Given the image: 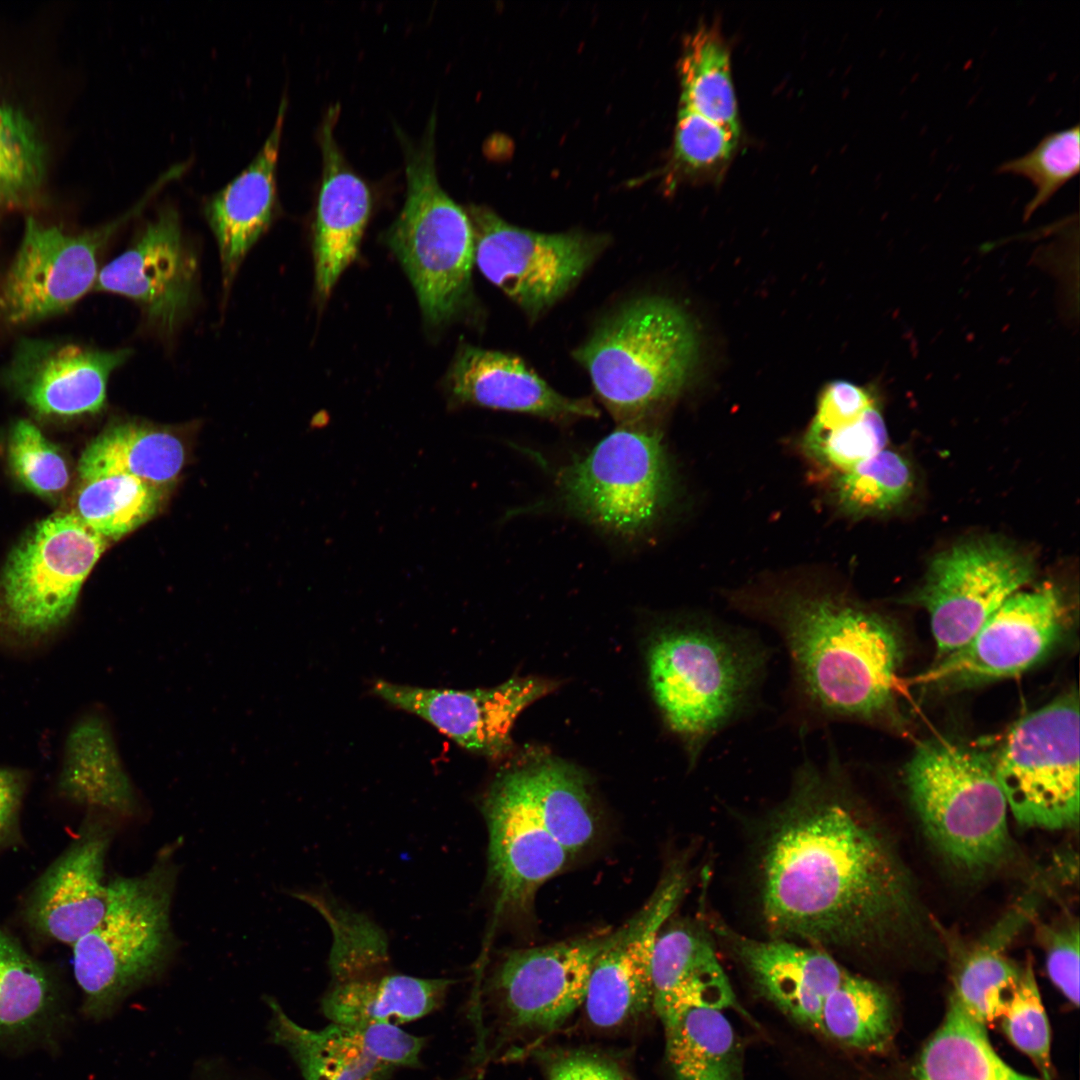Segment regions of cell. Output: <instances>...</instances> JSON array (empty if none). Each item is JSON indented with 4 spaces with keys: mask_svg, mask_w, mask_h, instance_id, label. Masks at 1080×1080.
I'll return each mask as SVG.
<instances>
[{
    "mask_svg": "<svg viewBox=\"0 0 1080 1080\" xmlns=\"http://www.w3.org/2000/svg\"><path fill=\"white\" fill-rule=\"evenodd\" d=\"M759 854L761 911L777 937L862 948L913 911L895 854L845 789L837 759L804 761L766 820Z\"/></svg>",
    "mask_w": 1080,
    "mask_h": 1080,
    "instance_id": "cell-1",
    "label": "cell"
},
{
    "mask_svg": "<svg viewBox=\"0 0 1080 1080\" xmlns=\"http://www.w3.org/2000/svg\"><path fill=\"white\" fill-rule=\"evenodd\" d=\"M770 625L790 664L789 715L799 731L881 721L893 705L900 647L878 613L830 590L787 589L743 604Z\"/></svg>",
    "mask_w": 1080,
    "mask_h": 1080,
    "instance_id": "cell-2",
    "label": "cell"
},
{
    "mask_svg": "<svg viewBox=\"0 0 1080 1080\" xmlns=\"http://www.w3.org/2000/svg\"><path fill=\"white\" fill-rule=\"evenodd\" d=\"M769 657L752 632L706 617L656 633L648 652L651 690L692 763L715 736L751 710Z\"/></svg>",
    "mask_w": 1080,
    "mask_h": 1080,
    "instance_id": "cell-3",
    "label": "cell"
},
{
    "mask_svg": "<svg viewBox=\"0 0 1080 1080\" xmlns=\"http://www.w3.org/2000/svg\"><path fill=\"white\" fill-rule=\"evenodd\" d=\"M698 352L686 313L662 297L636 299L610 315L575 351L618 425L647 422L686 386Z\"/></svg>",
    "mask_w": 1080,
    "mask_h": 1080,
    "instance_id": "cell-4",
    "label": "cell"
},
{
    "mask_svg": "<svg viewBox=\"0 0 1080 1080\" xmlns=\"http://www.w3.org/2000/svg\"><path fill=\"white\" fill-rule=\"evenodd\" d=\"M175 847L159 851L143 873L109 881L100 922L73 944L82 1010L99 1020L167 966L176 949L171 907L178 867Z\"/></svg>",
    "mask_w": 1080,
    "mask_h": 1080,
    "instance_id": "cell-5",
    "label": "cell"
},
{
    "mask_svg": "<svg viewBox=\"0 0 1080 1080\" xmlns=\"http://www.w3.org/2000/svg\"><path fill=\"white\" fill-rule=\"evenodd\" d=\"M433 115L423 137L399 133L405 157L406 198L387 242L407 273L425 319L454 318L471 295L474 235L469 215L442 188L436 171Z\"/></svg>",
    "mask_w": 1080,
    "mask_h": 1080,
    "instance_id": "cell-6",
    "label": "cell"
},
{
    "mask_svg": "<svg viewBox=\"0 0 1080 1080\" xmlns=\"http://www.w3.org/2000/svg\"><path fill=\"white\" fill-rule=\"evenodd\" d=\"M905 782L929 838L954 864L978 872L1009 856L1008 806L987 756L929 740L907 763Z\"/></svg>",
    "mask_w": 1080,
    "mask_h": 1080,
    "instance_id": "cell-7",
    "label": "cell"
},
{
    "mask_svg": "<svg viewBox=\"0 0 1080 1080\" xmlns=\"http://www.w3.org/2000/svg\"><path fill=\"white\" fill-rule=\"evenodd\" d=\"M560 501L575 516L618 536L646 532L665 508L671 476L659 432L618 425L557 477Z\"/></svg>",
    "mask_w": 1080,
    "mask_h": 1080,
    "instance_id": "cell-8",
    "label": "cell"
},
{
    "mask_svg": "<svg viewBox=\"0 0 1080 1080\" xmlns=\"http://www.w3.org/2000/svg\"><path fill=\"white\" fill-rule=\"evenodd\" d=\"M1007 806L1022 825L1071 828L1079 818V705L1068 695L1028 714L992 760Z\"/></svg>",
    "mask_w": 1080,
    "mask_h": 1080,
    "instance_id": "cell-9",
    "label": "cell"
},
{
    "mask_svg": "<svg viewBox=\"0 0 1080 1080\" xmlns=\"http://www.w3.org/2000/svg\"><path fill=\"white\" fill-rule=\"evenodd\" d=\"M109 543L73 512L38 522L10 553L1 573L0 622L22 635L62 624Z\"/></svg>",
    "mask_w": 1080,
    "mask_h": 1080,
    "instance_id": "cell-10",
    "label": "cell"
},
{
    "mask_svg": "<svg viewBox=\"0 0 1080 1080\" xmlns=\"http://www.w3.org/2000/svg\"><path fill=\"white\" fill-rule=\"evenodd\" d=\"M173 180L165 172L145 195L114 220L69 234L29 217L18 251L0 284V320L31 324L68 310L94 285L98 256L111 237Z\"/></svg>",
    "mask_w": 1080,
    "mask_h": 1080,
    "instance_id": "cell-11",
    "label": "cell"
},
{
    "mask_svg": "<svg viewBox=\"0 0 1080 1080\" xmlns=\"http://www.w3.org/2000/svg\"><path fill=\"white\" fill-rule=\"evenodd\" d=\"M466 211L473 228L474 263L532 319L560 300L607 245L601 235L519 228L481 205Z\"/></svg>",
    "mask_w": 1080,
    "mask_h": 1080,
    "instance_id": "cell-12",
    "label": "cell"
},
{
    "mask_svg": "<svg viewBox=\"0 0 1080 1080\" xmlns=\"http://www.w3.org/2000/svg\"><path fill=\"white\" fill-rule=\"evenodd\" d=\"M1033 573L1028 556L996 539L960 543L935 555L913 602L929 614L938 658L962 648Z\"/></svg>",
    "mask_w": 1080,
    "mask_h": 1080,
    "instance_id": "cell-13",
    "label": "cell"
},
{
    "mask_svg": "<svg viewBox=\"0 0 1080 1080\" xmlns=\"http://www.w3.org/2000/svg\"><path fill=\"white\" fill-rule=\"evenodd\" d=\"M688 881L684 864L670 865L646 904L617 929L613 941L597 958L583 1002L595 1026L618 1027L652 1008L654 945L680 903Z\"/></svg>",
    "mask_w": 1080,
    "mask_h": 1080,
    "instance_id": "cell-14",
    "label": "cell"
},
{
    "mask_svg": "<svg viewBox=\"0 0 1080 1080\" xmlns=\"http://www.w3.org/2000/svg\"><path fill=\"white\" fill-rule=\"evenodd\" d=\"M617 930L509 952L493 977V989L511 1025L550 1031L583 1005L601 952Z\"/></svg>",
    "mask_w": 1080,
    "mask_h": 1080,
    "instance_id": "cell-15",
    "label": "cell"
},
{
    "mask_svg": "<svg viewBox=\"0 0 1080 1080\" xmlns=\"http://www.w3.org/2000/svg\"><path fill=\"white\" fill-rule=\"evenodd\" d=\"M1063 606L1050 588L1009 597L959 650L939 659L917 683H968L1016 676L1053 646L1063 625Z\"/></svg>",
    "mask_w": 1080,
    "mask_h": 1080,
    "instance_id": "cell-16",
    "label": "cell"
},
{
    "mask_svg": "<svg viewBox=\"0 0 1080 1080\" xmlns=\"http://www.w3.org/2000/svg\"><path fill=\"white\" fill-rule=\"evenodd\" d=\"M196 257L182 234L177 211L165 207L137 239L98 273L94 289L125 296L147 319L172 332L195 297Z\"/></svg>",
    "mask_w": 1080,
    "mask_h": 1080,
    "instance_id": "cell-17",
    "label": "cell"
},
{
    "mask_svg": "<svg viewBox=\"0 0 1080 1080\" xmlns=\"http://www.w3.org/2000/svg\"><path fill=\"white\" fill-rule=\"evenodd\" d=\"M128 348L99 350L74 343L21 339L0 367V386L45 417L100 411L111 373L131 356Z\"/></svg>",
    "mask_w": 1080,
    "mask_h": 1080,
    "instance_id": "cell-18",
    "label": "cell"
},
{
    "mask_svg": "<svg viewBox=\"0 0 1080 1080\" xmlns=\"http://www.w3.org/2000/svg\"><path fill=\"white\" fill-rule=\"evenodd\" d=\"M553 689L541 678H512L488 689L425 688L376 681L373 693L412 713L462 748L495 756L509 744L510 730L520 712Z\"/></svg>",
    "mask_w": 1080,
    "mask_h": 1080,
    "instance_id": "cell-19",
    "label": "cell"
},
{
    "mask_svg": "<svg viewBox=\"0 0 1080 1080\" xmlns=\"http://www.w3.org/2000/svg\"><path fill=\"white\" fill-rule=\"evenodd\" d=\"M116 818L89 811L72 844L37 882L26 919L37 932L73 945L103 918L109 902L105 862Z\"/></svg>",
    "mask_w": 1080,
    "mask_h": 1080,
    "instance_id": "cell-20",
    "label": "cell"
},
{
    "mask_svg": "<svg viewBox=\"0 0 1080 1080\" xmlns=\"http://www.w3.org/2000/svg\"><path fill=\"white\" fill-rule=\"evenodd\" d=\"M489 875L502 907L526 906L571 856L547 831L514 770L499 775L482 802Z\"/></svg>",
    "mask_w": 1080,
    "mask_h": 1080,
    "instance_id": "cell-21",
    "label": "cell"
},
{
    "mask_svg": "<svg viewBox=\"0 0 1080 1080\" xmlns=\"http://www.w3.org/2000/svg\"><path fill=\"white\" fill-rule=\"evenodd\" d=\"M338 104L329 107L319 132L322 181L314 236L315 283L321 300L329 297L343 271L353 262L371 211L366 183L347 163L335 136Z\"/></svg>",
    "mask_w": 1080,
    "mask_h": 1080,
    "instance_id": "cell-22",
    "label": "cell"
},
{
    "mask_svg": "<svg viewBox=\"0 0 1080 1080\" xmlns=\"http://www.w3.org/2000/svg\"><path fill=\"white\" fill-rule=\"evenodd\" d=\"M447 388L455 404L521 412L554 422L599 415L590 399L558 393L520 358L470 345L456 354Z\"/></svg>",
    "mask_w": 1080,
    "mask_h": 1080,
    "instance_id": "cell-23",
    "label": "cell"
},
{
    "mask_svg": "<svg viewBox=\"0 0 1080 1080\" xmlns=\"http://www.w3.org/2000/svg\"><path fill=\"white\" fill-rule=\"evenodd\" d=\"M760 992L797 1023L820 1032L824 999L845 971L824 950L775 937L757 940L724 930Z\"/></svg>",
    "mask_w": 1080,
    "mask_h": 1080,
    "instance_id": "cell-24",
    "label": "cell"
},
{
    "mask_svg": "<svg viewBox=\"0 0 1080 1080\" xmlns=\"http://www.w3.org/2000/svg\"><path fill=\"white\" fill-rule=\"evenodd\" d=\"M287 101L283 98L265 142L249 165L212 195L204 214L215 236L224 288L269 227L276 203V170Z\"/></svg>",
    "mask_w": 1080,
    "mask_h": 1080,
    "instance_id": "cell-25",
    "label": "cell"
},
{
    "mask_svg": "<svg viewBox=\"0 0 1080 1080\" xmlns=\"http://www.w3.org/2000/svg\"><path fill=\"white\" fill-rule=\"evenodd\" d=\"M652 1008L664 1021L690 1007L722 1010L736 997L710 939L688 923L659 932L653 950Z\"/></svg>",
    "mask_w": 1080,
    "mask_h": 1080,
    "instance_id": "cell-26",
    "label": "cell"
},
{
    "mask_svg": "<svg viewBox=\"0 0 1080 1080\" xmlns=\"http://www.w3.org/2000/svg\"><path fill=\"white\" fill-rule=\"evenodd\" d=\"M65 1018L49 972L0 928V1048L49 1045Z\"/></svg>",
    "mask_w": 1080,
    "mask_h": 1080,
    "instance_id": "cell-27",
    "label": "cell"
},
{
    "mask_svg": "<svg viewBox=\"0 0 1080 1080\" xmlns=\"http://www.w3.org/2000/svg\"><path fill=\"white\" fill-rule=\"evenodd\" d=\"M452 981L381 971L334 981L321 1001L331 1023L398 1025L422 1018L444 1002Z\"/></svg>",
    "mask_w": 1080,
    "mask_h": 1080,
    "instance_id": "cell-28",
    "label": "cell"
},
{
    "mask_svg": "<svg viewBox=\"0 0 1080 1080\" xmlns=\"http://www.w3.org/2000/svg\"><path fill=\"white\" fill-rule=\"evenodd\" d=\"M185 461L181 440L171 432L137 422L111 425L83 451L78 479L124 474L167 489Z\"/></svg>",
    "mask_w": 1080,
    "mask_h": 1080,
    "instance_id": "cell-29",
    "label": "cell"
},
{
    "mask_svg": "<svg viewBox=\"0 0 1080 1080\" xmlns=\"http://www.w3.org/2000/svg\"><path fill=\"white\" fill-rule=\"evenodd\" d=\"M538 818L553 838L573 855L596 834V813L584 775L551 758L514 768Z\"/></svg>",
    "mask_w": 1080,
    "mask_h": 1080,
    "instance_id": "cell-30",
    "label": "cell"
},
{
    "mask_svg": "<svg viewBox=\"0 0 1080 1080\" xmlns=\"http://www.w3.org/2000/svg\"><path fill=\"white\" fill-rule=\"evenodd\" d=\"M266 1002L272 1041L288 1051L305 1080H388L393 1068L371 1057L345 1026L310 1030L290 1019L275 999Z\"/></svg>",
    "mask_w": 1080,
    "mask_h": 1080,
    "instance_id": "cell-31",
    "label": "cell"
},
{
    "mask_svg": "<svg viewBox=\"0 0 1080 1080\" xmlns=\"http://www.w3.org/2000/svg\"><path fill=\"white\" fill-rule=\"evenodd\" d=\"M662 1023L677 1080H743L739 1043L721 1010L690 1007Z\"/></svg>",
    "mask_w": 1080,
    "mask_h": 1080,
    "instance_id": "cell-32",
    "label": "cell"
},
{
    "mask_svg": "<svg viewBox=\"0 0 1080 1080\" xmlns=\"http://www.w3.org/2000/svg\"><path fill=\"white\" fill-rule=\"evenodd\" d=\"M912 1080H1039L1008 1066L991 1046L986 1027L953 998L942 1025L924 1046Z\"/></svg>",
    "mask_w": 1080,
    "mask_h": 1080,
    "instance_id": "cell-33",
    "label": "cell"
},
{
    "mask_svg": "<svg viewBox=\"0 0 1080 1080\" xmlns=\"http://www.w3.org/2000/svg\"><path fill=\"white\" fill-rule=\"evenodd\" d=\"M1016 909L998 923L961 963L953 998L972 1018L987 1026L1002 1019L1022 971L1004 954L1006 945L1025 920Z\"/></svg>",
    "mask_w": 1080,
    "mask_h": 1080,
    "instance_id": "cell-34",
    "label": "cell"
},
{
    "mask_svg": "<svg viewBox=\"0 0 1080 1080\" xmlns=\"http://www.w3.org/2000/svg\"><path fill=\"white\" fill-rule=\"evenodd\" d=\"M681 107L739 135L729 51L720 35L702 27L688 37L680 61Z\"/></svg>",
    "mask_w": 1080,
    "mask_h": 1080,
    "instance_id": "cell-35",
    "label": "cell"
},
{
    "mask_svg": "<svg viewBox=\"0 0 1080 1080\" xmlns=\"http://www.w3.org/2000/svg\"><path fill=\"white\" fill-rule=\"evenodd\" d=\"M166 489L124 474L78 479L72 511L109 542L139 528L159 511Z\"/></svg>",
    "mask_w": 1080,
    "mask_h": 1080,
    "instance_id": "cell-36",
    "label": "cell"
},
{
    "mask_svg": "<svg viewBox=\"0 0 1080 1080\" xmlns=\"http://www.w3.org/2000/svg\"><path fill=\"white\" fill-rule=\"evenodd\" d=\"M820 1032L852 1048L882 1051L894 1034L892 1001L878 984L845 973L823 1001Z\"/></svg>",
    "mask_w": 1080,
    "mask_h": 1080,
    "instance_id": "cell-37",
    "label": "cell"
},
{
    "mask_svg": "<svg viewBox=\"0 0 1080 1080\" xmlns=\"http://www.w3.org/2000/svg\"><path fill=\"white\" fill-rule=\"evenodd\" d=\"M913 487L914 473L909 461L885 448L837 474L833 493L843 512L861 518L896 509L909 498Z\"/></svg>",
    "mask_w": 1080,
    "mask_h": 1080,
    "instance_id": "cell-38",
    "label": "cell"
},
{
    "mask_svg": "<svg viewBox=\"0 0 1080 1080\" xmlns=\"http://www.w3.org/2000/svg\"><path fill=\"white\" fill-rule=\"evenodd\" d=\"M45 176V149L32 121L0 103V207L36 203Z\"/></svg>",
    "mask_w": 1080,
    "mask_h": 1080,
    "instance_id": "cell-39",
    "label": "cell"
},
{
    "mask_svg": "<svg viewBox=\"0 0 1080 1080\" xmlns=\"http://www.w3.org/2000/svg\"><path fill=\"white\" fill-rule=\"evenodd\" d=\"M298 898L313 905L328 921L333 933L329 967L334 981L384 971L388 962L383 932L367 917L337 903L305 893Z\"/></svg>",
    "mask_w": 1080,
    "mask_h": 1080,
    "instance_id": "cell-40",
    "label": "cell"
},
{
    "mask_svg": "<svg viewBox=\"0 0 1080 1080\" xmlns=\"http://www.w3.org/2000/svg\"><path fill=\"white\" fill-rule=\"evenodd\" d=\"M1080 169V125L1046 133L1026 153L1001 162L996 171L1028 178L1036 193L1026 204L1024 219L1045 204Z\"/></svg>",
    "mask_w": 1080,
    "mask_h": 1080,
    "instance_id": "cell-41",
    "label": "cell"
},
{
    "mask_svg": "<svg viewBox=\"0 0 1080 1080\" xmlns=\"http://www.w3.org/2000/svg\"><path fill=\"white\" fill-rule=\"evenodd\" d=\"M7 456L15 477L35 495L54 501L67 489L70 474L65 457L32 422L19 420L13 425Z\"/></svg>",
    "mask_w": 1080,
    "mask_h": 1080,
    "instance_id": "cell-42",
    "label": "cell"
},
{
    "mask_svg": "<svg viewBox=\"0 0 1080 1080\" xmlns=\"http://www.w3.org/2000/svg\"><path fill=\"white\" fill-rule=\"evenodd\" d=\"M887 442L886 424L875 404L848 425L824 434H805L803 446L819 464L839 474L879 453Z\"/></svg>",
    "mask_w": 1080,
    "mask_h": 1080,
    "instance_id": "cell-43",
    "label": "cell"
},
{
    "mask_svg": "<svg viewBox=\"0 0 1080 1080\" xmlns=\"http://www.w3.org/2000/svg\"><path fill=\"white\" fill-rule=\"evenodd\" d=\"M1001 1024L1009 1040L1033 1060L1042 1080H1052L1050 1026L1030 963L1022 971Z\"/></svg>",
    "mask_w": 1080,
    "mask_h": 1080,
    "instance_id": "cell-44",
    "label": "cell"
},
{
    "mask_svg": "<svg viewBox=\"0 0 1080 1080\" xmlns=\"http://www.w3.org/2000/svg\"><path fill=\"white\" fill-rule=\"evenodd\" d=\"M738 134L680 107L675 127L673 163L686 174H706L722 168L732 157Z\"/></svg>",
    "mask_w": 1080,
    "mask_h": 1080,
    "instance_id": "cell-45",
    "label": "cell"
},
{
    "mask_svg": "<svg viewBox=\"0 0 1080 1080\" xmlns=\"http://www.w3.org/2000/svg\"><path fill=\"white\" fill-rule=\"evenodd\" d=\"M344 1026V1025H343ZM360 1046L375 1060L391 1068L417 1067L424 1039L388 1023L345 1026Z\"/></svg>",
    "mask_w": 1080,
    "mask_h": 1080,
    "instance_id": "cell-46",
    "label": "cell"
},
{
    "mask_svg": "<svg viewBox=\"0 0 1080 1080\" xmlns=\"http://www.w3.org/2000/svg\"><path fill=\"white\" fill-rule=\"evenodd\" d=\"M876 404L870 391L848 381H834L821 393L806 435L824 434L848 425Z\"/></svg>",
    "mask_w": 1080,
    "mask_h": 1080,
    "instance_id": "cell-47",
    "label": "cell"
},
{
    "mask_svg": "<svg viewBox=\"0 0 1080 1080\" xmlns=\"http://www.w3.org/2000/svg\"><path fill=\"white\" fill-rule=\"evenodd\" d=\"M1046 965L1051 981L1077 1007L1079 1004V929L1077 924L1050 933Z\"/></svg>",
    "mask_w": 1080,
    "mask_h": 1080,
    "instance_id": "cell-48",
    "label": "cell"
},
{
    "mask_svg": "<svg viewBox=\"0 0 1080 1080\" xmlns=\"http://www.w3.org/2000/svg\"><path fill=\"white\" fill-rule=\"evenodd\" d=\"M550 1080H623L607 1061L586 1054L564 1057L551 1067Z\"/></svg>",
    "mask_w": 1080,
    "mask_h": 1080,
    "instance_id": "cell-49",
    "label": "cell"
},
{
    "mask_svg": "<svg viewBox=\"0 0 1080 1080\" xmlns=\"http://www.w3.org/2000/svg\"><path fill=\"white\" fill-rule=\"evenodd\" d=\"M23 792L22 776L0 768V847L16 832Z\"/></svg>",
    "mask_w": 1080,
    "mask_h": 1080,
    "instance_id": "cell-50",
    "label": "cell"
}]
</instances>
